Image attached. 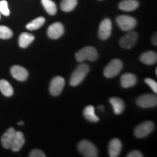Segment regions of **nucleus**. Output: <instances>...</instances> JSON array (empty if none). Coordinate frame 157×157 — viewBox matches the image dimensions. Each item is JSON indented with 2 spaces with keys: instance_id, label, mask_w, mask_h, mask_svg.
I'll return each instance as SVG.
<instances>
[{
  "instance_id": "obj_7",
  "label": "nucleus",
  "mask_w": 157,
  "mask_h": 157,
  "mask_svg": "<svg viewBox=\"0 0 157 157\" xmlns=\"http://www.w3.org/2000/svg\"><path fill=\"white\" fill-rule=\"evenodd\" d=\"M154 124L151 121H146L139 124L135 129V135L137 138H143L150 134L154 130Z\"/></svg>"
},
{
  "instance_id": "obj_13",
  "label": "nucleus",
  "mask_w": 157,
  "mask_h": 157,
  "mask_svg": "<svg viewBox=\"0 0 157 157\" xmlns=\"http://www.w3.org/2000/svg\"><path fill=\"white\" fill-rule=\"evenodd\" d=\"M15 132H16V131L15 130V129L13 127H10L4 133L1 138L2 145L4 148L7 149L11 148L13 140H14Z\"/></svg>"
},
{
  "instance_id": "obj_15",
  "label": "nucleus",
  "mask_w": 157,
  "mask_h": 157,
  "mask_svg": "<svg viewBox=\"0 0 157 157\" xmlns=\"http://www.w3.org/2000/svg\"><path fill=\"white\" fill-rule=\"evenodd\" d=\"M121 85L124 88H129L133 87L137 82V77L135 74L127 73L121 76Z\"/></svg>"
},
{
  "instance_id": "obj_28",
  "label": "nucleus",
  "mask_w": 157,
  "mask_h": 157,
  "mask_svg": "<svg viewBox=\"0 0 157 157\" xmlns=\"http://www.w3.org/2000/svg\"><path fill=\"white\" fill-rule=\"evenodd\" d=\"M144 82H146V84L151 88L153 91L154 92V93H157V83L156 81H154V79L151 78H145Z\"/></svg>"
},
{
  "instance_id": "obj_21",
  "label": "nucleus",
  "mask_w": 157,
  "mask_h": 157,
  "mask_svg": "<svg viewBox=\"0 0 157 157\" xmlns=\"http://www.w3.org/2000/svg\"><path fill=\"white\" fill-rule=\"evenodd\" d=\"M83 113L84 117L91 122H98L100 120L95 113V108L93 105H87L84 108Z\"/></svg>"
},
{
  "instance_id": "obj_33",
  "label": "nucleus",
  "mask_w": 157,
  "mask_h": 157,
  "mask_svg": "<svg viewBox=\"0 0 157 157\" xmlns=\"http://www.w3.org/2000/svg\"><path fill=\"white\" fill-rule=\"evenodd\" d=\"M100 110H103V106H99Z\"/></svg>"
},
{
  "instance_id": "obj_22",
  "label": "nucleus",
  "mask_w": 157,
  "mask_h": 157,
  "mask_svg": "<svg viewBox=\"0 0 157 157\" xmlns=\"http://www.w3.org/2000/svg\"><path fill=\"white\" fill-rule=\"evenodd\" d=\"M0 91L6 97H11L14 93L11 84L5 79L0 80Z\"/></svg>"
},
{
  "instance_id": "obj_2",
  "label": "nucleus",
  "mask_w": 157,
  "mask_h": 157,
  "mask_svg": "<svg viewBox=\"0 0 157 157\" xmlns=\"http://www.w3.org/2000/svg\"><path fill=\"white\" fill-rule=\"evenodd\" d=\"M98 57V51L93 47H85L82 48L76 53V59L78 62H83L88 60L90 61H94Z\"/></svg>"
},
{
  "instance_id": "obj_18",
  "label": "nucleus",
  "mask_w": 157,
  "mask_h": 157,
  "mask_svg": "<svg viewBox=\"0 0 157 157\" xmlns=\"http://www.w3.org/2000/svg\"><path fill=\"white\" fill-rule=\"evenodd\" d=\"M109 102L111 103V105H112L113 111H114L116 114H121L123 112L124 110L125 105L124 103V101L121 98L117 97L111 98L109 99Z\"/></svg>"
},
{
  "instance_id": "obj_1",
  "label": "nucleus",
  "mask_w": 157,
  "mask_h": 157,
  "mask_svg": "<svg viewBox=\"0 0 157 157\" xmlns=\"http://www.w3.org/2000/svg\"><path fill=\"white\" fill-rule=\"evenodd\" d=\"M89 66L86 63H82L74 70L70 78V84L71 86H77L84 79L89 73Z\"/></svg>"
},
{
  "instance_id": "obj_6",
  "label": "nucleus",
  "mask_w": 157,
  "mask_h": 157,
  "mask_svg": "<svg viewBox=\"0 0 157 157\" xmlns=\"http://www.w3.org/2000/svg\"><path fill=\"white\" fill-rule=\"evenodd\" d=\"M138 35L135 31H129L126 34L121 36L119 39V44L121 48L125 49H130L133 48L136 44Z\"/></svg>"
},
{
  "instance_id": "obj_35",
  "label": "nucleus",
  "mask_w": 157,
  "mask_h": 157,
  "mask_svg": "<svg viewBox=\"0 0 157 157\" xmlns=\"http://www.w3.org/2000/svg\"><path fill=\"white\" fill-rule=\"evenodd\" d=\"M0 18H1V13H0Z\"/></svg>"
},
{
  "instance_id": "obj_29",
  "label": "nucleus",
  "mask_w": 157,
  "mask_h": 157,
  "mask_svg": "<svg viewBox=\"0 0 157 157\" xmlns=\"http://www.w3.org/2000/svg\"><path fill=\"white\" fill-rule=\"evenodd\" d=\"M30 157H45L46 155L44 154V152L42 151L39 149H34L29 154Z\"/></svg>"
},
{
  "instance_id": "obj_26",
  "label": "nucleus",
  "mask_w": 157,
  "mask_h": 157,
  "mask_svg": "<svg viewBox=\"0 0 157 157\" xmlns=\"http://www.w3.org/2000/svg\"><path fill=\"white\" fill-rule=\"evenodd\" d=\"M13 33L12 30L5 25H0V39H9L12 38Z\"/></svg>"
},
{
  "instance_id": "obj_4",
  "label": "nucleus",
  "mask_w": 157,
  "mask_h": 157,
  "mask_svg": "<svg viewBox=\"0 0 157 157\" xmlns=\"http://www.w3.org/2000/svg\"><path fill=\"white\" fill-rule=\"evenodd\" d=\"M123 67L122 62L119 59H113L104 69V76L106 78H113L119 74Z\"/></svg>"
},
{
  "instance_id": "obj_19",
  "label": "nucleus",
  "mask_w": 157,
  "mask_h": 157,
  "mask_svg": "<svg viewBox=\"0 0 157 157\" xmlns=\"http://www.w3.org/2000/svg\"><path fill=\"white\" fill-rule=\"evenodd\" d=\"M35 37L33 34H30V33L23 32L20 35L18 43L19 46L21 48H26L30 45L31 43L34 42Z\"/></svg>"
},
{
  "instance_id": "obj_24",
  "label": "nucleus",
  "mask_w": 157,
  "mask_h": 157,
  "mask_svg": "<svg viewBox=\"0 0 157 157\" xmlns=\"http://www.w3.org/2000/svg\"><path fill=\"white\" fill-rule=\"evenodd\" d=\"M42 4L49 15H54L57 13V6L52 0H42Z\"/></svg>"
},
{
  "instance_id": "obj_25",
  "label": "nucleus",
  "mask_w": 157,
  "mask_h": 157,
  "mask_svg": "<svg viewBox=\"0 0 157 157\" xmlns=\"http://www.w3.org/2000/svg\"><path fill=\"white\" fill-rule=\"evenodd\" d=\"M77 3V0H62L60 3V7L63 11L71 12L75 9Z\"/></svg>"
},
{
  "instance_id": "obj_10",
  "label": "nucleus",
  "mask_w": 157,
  "mask_h": 157,
  "mask_svg": "<svg viewBox=\"0 0 157 157\" xmlns=\"http://www.w3.org/2000/svg\"><path fill=\"white\" fill-rule=\"evenodd\" d=\"M65 86V79L61 76H56L50 84V93L52 96H58L62 93Z\"/></svg>"
},
{
  "instance_id": "obj_5",
  "label": "nucleus",
  "mask_w": 157,
  "mask_h": 157,
  "mask_svg": "<svg viewBox=\"0 0 157 157\" xmlns=\"http://www.w3.org/2000/svg\"><path fill=\"white\" fill-rule=\"evenodd\" d=\"M117 23L119 28L124 31L132 30L137 25L136 19L129 15H119L117 17Z\"/></svg>"
},
{
  "instance_id": "obj_30",
  "label": "nucleus",
  "mask_w": 157,
  "mask_h": 157,
  "mask_svg": "<svg viewBox=\"0 0 157 157\" xmlns=\"http://www.w3.org/2000/svg\"><path fill=\"white\" fill-rule=\"evenodd\" d=\"M127 157H143V154L140 151L134 150L127 154Z\"/></svg>"
},
{
  "instance_id": "obj_3",
  "label": "nucleus",
  "mask_w": 157,
  "mask_h": 157,
  "mask_svg": "<svg viewBox=\"0 0 157 157\" xmlns=\"http://www.w3.org/2000/svg\"><path fill=\"white\" fill-rule=\"evenodd\" d=\"M78 150L82 156L85 157H97L98 156L96 146L88 140H84L80 141L78 144Z\"/></svg>"
},
{
  "instance_id": "obj_27",
  "label": "nucleus",
  "mask_w": 157,
  "mask_h": 157,
  "mask_svg": "<svg viewBox=\"0 0 157 157\" xmlns=\"http://www.w3.org/2000/svg\"><path fill=\"white\" fill-rule=\"evenodd\" d=\"M0 13H2L5 16H9L10 14V12L8 7V3L6 0L0 1Z\"/></svg>"
},
{
  "instance_id": "obj_16",
  "label": "nucleus",
  "mask_w": 157,
  "mask_h": 157,
  "mask_svg": "<svg viewBox=\"0 0 157 157\" xmlns=\"http://www.w3.org/2000/svg\"><path fill=\"white\" fill-rule=\"evenodd\" d=\"M24 143H25L24 135H23V134L21 132L16 131L15 137H14V140H13V144H12L10 148L13 150V151H15V152L19 151L21 149V148L23 146Z\"/></svg>"
},
{
  "instance_id": "obj_8",
  "label": "nucleus",
  "mask_w": 157,
  "mask_h": 157,
  "mask_svg": "<svg viewBox=\"0 0 157 157\" xmlns=\"http://www.w3.org/2000/svg\"><path fill=\"white\" fill-rule=\"evenodd\" d=\"M137 103L139 106L145 109L155 107L157 105V97L152 94L140 95L137 99Z\"/></svg>"
},
{
  "instance_id": "obj_23",
  "label": "nucleus",
  "mask_w": 157,
  "mask_h": 157,
  "mask_svg": "<svg viewBox=\"0 0 157 157\" xmlns=\"http://www.w3.org/2000/svg\"><path fill=\"white\" fill-rule=\"evenodd\" d=\"M45 23V18L44 17H39L33 20L30 23L26 25V29L29 31L36 30L42 26Z\"/></svg>"
},
{
  "instance_id": "obj_14",
  "label": "nucleus",
  "mask_w": 157,
  "mask_h": 157,
  "mask_svg": "<svg viewBox=\"0 0 157 157\" xmlns=\"http://www.w3.org/2000/svg\"><path fill=\"white\" fill-rule=\"evenodd\" d=\"M122 144L120 140L114 138L110 141L109 145V154L111 157H117L120 154Z\"/></svg>"
},
{
  "instance_id": "obj_31",
  "label": "nucleus",
  "mask_w": 157,
  "mask_h": 157,
  "mask_svg": "<svg viewBox=\"0 0 157 157\" xmlns=\"http://www.w3.org/2000/svg\"><path fill=\"white\" fill-rule=\"evenodd\" d=\"M152 42H153V44L154 45H156L157 44V42H156V34H154V36H153L152 38Z\"/></svg>"
},
{
  "instance_id": "obj_20",
  "label": "nucleus",
  "mask_w": 157,
  "mask_h": 157,
  "mask_svg": "<svg viewBox=\"0 0 157 157\" xmlns=\"http://www.w3.org/2000/svg\"><path fill=\"white\" fill-rule=\"evenodd\" d=\"M140 60L146 65H153L156 63L157 54L153 51H148L141 55Z\"/></svg>"
},
{
  "instance_id": "obj_12",
  "label": "nucleus",
  "mask_w": 157,
  "mask_h": 157,
  "mask_svg": "<svg viewBox=\"0 0 157 157\" xmlns=\"http://www.w3.org/2000/svg\"><path fill=\"white\" fill-rule=\"evenodd\" d=\"M10 73L13 78L21 82L25 81L29 76L28 71L21 66H13L10 69Z\"/></svg>"
},
{
  "instance_id": "obj_11",
  "label": "nucleus",
  "mask_w": 157,
  "mask_h": 157,
  "mask_svg": "<svg viewBox=\"0 0 157 157\" xmlns=\"http://www.w3.org/2000/svg\"><path fill=\"white\" fill-rule=\"evenodd\" d=\"M64 27L61 23L56 22L52 23L48 29V36L49 38L57 39L64 34Z\"/></svg>"
},
{
  "instance_id": "obj_32",
  "label": "nucleus",
  "mask_w": 157,
  "mask_h": 157,
  "mask_svg": "<svg viewBox=\"0 0 157 157\" xmlns=\"http://www.w3.org/2000/svg\"><path fill=\"white\" fill-rule=\"evenodd\" d=\"M18 124L19 125H22V124H23V121H20V122H18Z\"/></svg>"
},
{
  "instance_id": "obj_9",
  "label": "nucleus",
  "mask_w": 157,
  "mask_h": 157,
  "mask_svg": "<svg viewBox=\"0 0 157 157\" xmlns=\"http://www.w3.org/2000/svg\"><path fill=\"white\" fill-rule=\"evenodd\" d=\"M112 31V23L109 18H105L101 21L98 30V35L102 40H106L110 37Z\"/></svg>"
},
{
  "instance_id": "obj_17",
  "label": "nucleus",
  "mask_w": 157,
  "mask_h": 157,
  "mask_svg": "<svg viewBox=\"0 0 157 157\" xmlns=\"http://www.w3.org/2000/svg\"><path fill=\"white\" fill-rule=\"evenodd\" d=\"M139 6L137 0H123L119 4V8L123 11L131 12L136 10Z\"/></svg>"
},
{
  "instance_id": "obj_34",
  "label": "nucleus",
  "mask_w": 157,
  "mask_h": 157,
  "mask_svg": "<svg viewBox=\"0 0 157 157\" xmlns=\"http://www.w3.org/2000/svg\"><path fill=\"white\" fill-rule=\"evenodd\" d=\"M156 75H157V68H156Z\"/></svg>"
}]
</instances>
